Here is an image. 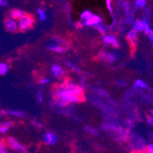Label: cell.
Returning <instances> with one entry per match:
<instances>
[{"label":"cell","mask_w":153,"mask_h":153,"mask_svg":"<svg viewBox=\"0 0 153 153\" xmlns=\"http://www.w3.org/2000/svg\"><path fill=\"white\" fill-rule=\"evenodd\" d=\"M34 24L33 19L30 16V15H25V17H23L22 19H19V30L22 32H26L27 30H30V29H32Z\"/></svg>","instance_id":"6da1fadb"},{"label":"cell","mask_w":153,"mask_h":153,"mask_svg":"<svg viewBox=\"0 0 153 153\" xmlns=\"http://www.w3.org/2000/svg\"><path fill=\"white\" fill-rule=\"evenodd\" d=\"M7 144L8 146L13 149L14 150L19 151V152H26V148L24 145L20 144L17 140H15L14 137H8L7 138Z\"/></svg>","instance_id":"7a4b0ae2"},{"label":"cell","mask_w":153,"mask_h":153,"mask_svg":"<svg viewBox=\"0 0 153 153\" xmlns=\"http://www.w3.org/2000/svg\"><path fill=\"white\" fill-rule=\"evenodd\" d=\"M5 27L6 30L8 31V32H16L19 29V26H18V23L16 22L15 19H7L5 20Z\"/></svg>","instance_id":"3957f363"},{"label":"cell","mask_w":153,"mask_h":153,"mask_svg":"<svg viewBox=\"0 0 153 153\" xmlns=\"http://www.w3.org/2000/svg\"><path fill=\"white\" fill-rule=\"evenodd\" d=\"M103 41L105 45H111L114 48H118L119 43L117 39V38L114 35H105L103 37Z\"/></svg>","instance_id":"277c9868"},{"label":"cell","mask_w":153,"mask_h":153,"mask_svg":"<svg viewBox=\"0 0 153 153\" xmlns=\"http://www.w3.org/2000/svg\"><path fill=\"white\" fill-rule=\"evenodd\" d=\"M51 72H52V74L55 78L57 79H62L64 76H65V72L63 69L57 65V64H53L51 66Z\"/></svg>","instance_id":"5b68a950"},{"label":"cell","mask_w":153,"mask_h":153,"mask_svg":"<svg viewBox=\"0 0 153 153\" xmlns=\"http://www.w3.org/2000/svg\"><path fill=\"white\" fill-rule=\"evenodd\" d=\"M100 23H103L102 19L99 16L94 15V14H92V16L88 19H85L83 21V25L85 26H93V27H94L97 24H100Z\"/></svg>","instance_id":"8992f818"},{"label":"cell","mask_w":153,"mask_h":153,"mask_svg":"<svg viewBox=\"0 0 153 153\" xmlns=\"http://www.w3.org/2000/svg\"><path fill=\"white\" fill-rule=\"evenodd\" d=\"M43 140L46 144L48 145H54L55 143L57 142L58 140V137L57 136L55 135L52 132H48L43 136Z\"/></svg>","instance_id":"52a82bcc"},{"label":"cell","mask_w":153,"mask_h":153,"mask_svg":"<svg viewBox=\"0 0 153 153\" xmlns=\"http://www.w3.org/2000/svg\"><path fill=\"white\" fill-rule=\"evenodd\" d=\"M149 27L148 22L146 20H137L134 24V30L137 31V32H141L143 31L146 27Z\"/></svg>","instance_id":"ba28073f"},{"label":"cell","mask_w":153,"mask_h":153,"mask_svg":"<svg viewBox=\"0 0 153 153\" xmlns=\"http://www.w3.org/2000/svg\"><path fill=\"white\" fill-rule=\"evenodd\" d=\"M8 15H9L10 19H13L16 20V19H20L23 17H25L26 13L21 11V10H19V9H12V10L9 11Z\"/></svg>","instance_id":"9c48e42d"},{"label":"cell","mask_w":153,"mask_h":153,"mask_svg":"<svg viewBox=\"0 0 153 153\" xmlns=\"http://www.w3.org/2000/svg\"><path fill=\"white\" fill-rule=\"evenodd\" d=\"M127 39L130 42V44L132 46H136V43H137V31L135 30H131L128 32L127 34Z\"/></svg>","instance_id":"30bf717a"},{"label":"cell","mask_w":153,"mask_h":153,"mask_svg":"<svg viewBox=\"0 0 153 153\" xmlns=\"http://www.w3.org/2000/svg\"><path fill=\"white\" fill-rule=\"evenodd\" d=\"M47 48H48L50 51H54V52H60V53L64 52V51H66V48H64V47H62V46H61V45H59V44H57V43H56V44L50 43V44H48Z\"/></svg>","instance_id":"8fae6325"},{"label":"cell","mask_w":153,"mask_h":153,"mask_svg":"<svg viewBox=\"0 0 153 153\" xmlns=\"http://www.w3.org/2000/svg\"><path fill=\"white\" fill-rule=\"evenodd\" d=\"M1 115H11V116H16V117H24L25 114L21 111H15V110H8V111H3L2 113H0Z\"/></svg>","instance_id":"7c38bea8"},{"label":"cell","mask_w":153,"mask_h":153,"mask_svg":"<svg viewBox=\"0 0 153 153\" xmlns=\"http://www.w3.org/2000/svg\"><path fill=\"white\" fill-rule=\"evenodd\" d=\"M117 60V56L113 53V52H105V62H115Z\"/></svg>","instance_id":"4fadbf2b"},{"label":"cell","mask_w":153,"mask_h":153,"mask_svg":"<svg viewBox=\"0 0 153 153\" xmlns=\"http://www.w3.org/2000/svg\"><path fill=\"white\" fill-rule=\"evenodd\" d=\"M134 88H137V89H147L148 88V85H147V82H145L143 80H137L134 83V85H133Z\"/></svg>","instance_id":"5bb4252c"},{"label":"cell","mask_w":153,"mask_h":153,"mask_svg":"<svg viewBox=\"0 0 153 153\" xmlns=\"http://www.w3.org/2000/svg\"><path fill=\"white\" fill-rule=\"evenodd\" d=\"M53 40L56 42L57 44H59V45H61V46H62V47H64V48H68V43H67V41H65L62 38H61V37H59V36H54L53 38Z\"/></svg>","instance_id":"9a60e30c"},{"label":"cell","mask_w":153,"mask_h":153,"mask_svg":"<svg viewBox=\"0 0 153 153\" xmlns=\"http://www.w3.org/2000/svg\"><path fill=\"white\" fill-rule=\"evenodd\" d=\"M8 72V66L6 63L0 62V75H5Z\"/></svg>","instance_id":"2e32d148"},{"label":"cell","mask_w":153,"mask_h":153,"mask_svg":"<svg viewBox=\"0 0 153 153\" xmlns=\"http://www.w3.org/2000/svg\"><path fill=\"white\" fill-rule=\"evenodd\" d=\"M147 4V1L146 0H135V2H134V5L135 7H138V8H142L146 6Z\"/></svg>","instance_id":"e0dca14e"},{"label":"cell","mask_w":153,"mask_h":153,"mask_svg":"<svg viewBox=\"0 0 153 153\" xmlns=\"http://www.w3.org/2000/svg\"><path fill=\"white\" fill-rule=\"evenodd\" d=\"M38 15H39V19H40L41 21L46 20V19H47V17H46V13H45V11H44L43 9L39 8V9H38Z\"/></svg>","instance_id":"ac0fdd59"},{"label":"cell","mask_w":153,"mask_h":153,"mask_svg":"<svg viewBox=\"0 0 153 153\" xmlns=\"http://www.w3.org/2000/svg\"><path fill=\"white\" fill-rule=\"evenodd\" d=\"M91 16H92V12L89 11V10H85V11H83V12L82 13V15H81V19H83V20L88 19Z\"/></svg>","instance_id":"d6986e66"},{"label":"cell","mask_w":153,"mask_h":153,"mask_svg":"<svg viewBox=\"0 0 153 153\" xmlns=\"http://www.w3.org/2000/svg\"><path fill=\"white\" fill-rule=\"evenodd\" d=\"M65 64L69 67V68H71L73 71H74L75 73H77V74H79L80 73V70L78 69V67L76 66V65H74V63H72V62H65Z\"/></svg>","instance_id":"ffe728a7"},{"label":"cell","mask_w":153,"mask_h":153,"mask_svg":"<svg viewBox=\"0 0 153 153\" xmlns=\"http://www.w3.org/2000/svg\"><path fill=\"white\" fill-rule=\"evenodd\" d=\"M94 27H95V29H96L97 30H98L100 33H102V34H105V26H104L103 23H100V24L95 25Z\"/></svg>","instance_id":"44dd1931"},{"label":"cell","mask_w":153,"mask_h":153,"mask_svg":"<svg viewBox=\"0 0 153 153\" xmlns=\"http://www.w3.org/2000/svg\"><path fill=\"white\" fill-rule=\"evenodd\" d=\"M123 8H124L125 13H126V14H128V13H129L130 6H129L128 2H127V1H124V2H123Z\"/></svg>","instance_id":"7402d4cb"},{"label":"cell","mask_w":153,"mask_h":153,"mask_svg":"<svg viewBox=\"0 0 153 153\" xmlns=\"http://www.w3.org/2000/svg\"><path fill=\"white\" fill-rule=\"evenodd\" d=\"M5 152H7V146L5 142L2 140V141H0V153H5Z\"/></svg>","instance_id":"603a6c76"},{"label":"cell","mask_w":153,"mask_h":153,"mask_svg":"<svg viewBox=\"0 0 153 153\" xmlns=\"http://www.w3.org/2000/svg\"><path fill=\"white\" fill-rule=\"evenodd\" d=\"M13 125V122L12 121H8V122H3V123H1L0 124V126H4V127H11Z\"/></svg>","instance_id":"cb8c5ba5"},{"label":"cell","mask_w":153,"mask_h":153,"mask_svg":"<svg viewBox=\"0 0 153 153\" xmlns=\"http://www.w3.org/2000/svg\"><path fill=\"white\" fill-rule=\"evenodd\" d=\"M8 127H4V126H0V134H4L8 130Z\"/></svg>","instance_id":"d4e9b609"},{"label":"cell","mask_w":153,"mask_h":153,"mask_svg":"<svg viewBox=\"0 0 153 153\" xmlns=\"http://www.w3.org/2000/svg\"><path fill=\"white\" fill-rule=\"evenodd\" d=\"M51 82V80L49 78H43L39 80V83H41V85H45V83H49Z\"/></svg>","instance_id":"484cf974"},{"label":"cell","mask_w":153,"mask_h":153,"mask_svg":"<svg viewBox=\"0 0 153 153\" xmlns=\"http://www.w3.org/2000/svg\"><path fill=\"white\" fill-rule=\"evenodd\" d=\"M148 36H149V39L151 41V44H152V47H153V30H150V32L148 34Z\"/></svg>","instance_id":"4316f807"},{"label":"cell","mask_w":153,"mask_h":153,"mask_svg":"<svg viewBox=\"0 0 153 153\" xmlns=\"http://www.w3.org/2000/svg\"><path fill=\"white\" fill-rule=\"evenodd\" d=\"M111 1L112 0H106V5H107V7H108V9L110 10V12H112V7H111Z\"/></svg>","instance_id":"83f0119b"},{"label":"cell","mask_w":153,"mask_h":153,"mask_svg":"<svg viewBox=\"0 0 153 153\" xmlns=\"http://www.w3.org/2000/svg\"><path fill=\"white\" fill-rule=\"evenodd\" d=\"M148 123L153 128V117H148Z\"/></svg>","instance_id":"f1b7e54d"},{"label":"cell","mask_w":153,"mask_h":153,"mask_svg":"<svg viewBox=\"0 0 153 153\" xmlns=\"http://www.w3.org/2000/svg\"><path fill=\"white\" fill-rule=\"evenodd\" d=\"M147 150H148L149 153H153V144L149 145V146H148V148H147Z\"/></svg>","instance_id":"f546056e"},{"label":"cell","mask_w":153,"mask_h":153,"mask_svg":"<svg viewBox=\"0 0 153 153\" xmlns=\"http://www.w3.org/2000/svg\"><path fill=\"white\" fill-rule=\"evenodd\" d=\"M38 100H39V102L40 104L42 103V94H41V93H39L38 94Z\"/></svg>","instance_id":"4dcf8cb0"},{"label":"cell","mask_w":153,"mask_h":153,"mask_svg":"<svg viewBox=\"0 0 153 153\" xmlns=\"http://www.w3.org/2000/svg\"><path fill=\"white\" fill-rule=\"evenodd\" d=\"M7 5V1H5V0H0V6H2V7H6Z\"/></svg>","instance_id":"1f68e13d"},{"label":"cell","mask_w":153,"mask_h":153,"mask_svg":"<svg viewBox=\"0 0 153 153\" xmlns=\"http://www.w3.org/2000/svg\"><path fill=\"white\" fill-rule=\"evenodd\" d=\"M32 124H33V125H35V126H37V127H39V128H41V124L38 123V122L33 121V122H32Z\"/></svg>","instance_id":"d6a6232c"},{"label":"cell","mask_w":153,"mask_h":153,"mask_svg":"<svg viewBox=\"0 0 153 153\" xmlns=\"http://www.w3.org/2000/svg\"><path fill=\"white\" fill-rule=\"evenodd\" d=\"M151 115L153 116V110H151Z\"/></svg>","instance_id":"836d02e7"}]
</instances>
